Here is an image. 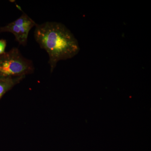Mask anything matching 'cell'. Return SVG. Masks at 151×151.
I'll use <instances>...</instances> for the list:
<instances>
[{"mask_svg": "<svg viewBox=\"0 0 151 151\" xmlns=\"http://www.w3.org/2000/svg\"><path fill=\"white\" fill-rule=\"evenodd\" d=\"M6 46V41L5 40H0V55L5 53V50Z\"/></svg>", "mask_w": 151, "mask_h": 151, "instance_id": "5", "label": "cell"}, {"mask_svg": "<svg viewBox=\"0 0 151 151\" xmlns=\"http://www.w3.org/2000/svg\"><path fill=\"white\" fill-rule=\"evenodd\" d=\"M35 40L47 52L50 72L58 63L72 58L80 50L78 42L64 25L56 22H46L37 24L35 30Z\"/></svg>", "mask_w": 151, "mask_h": 151, "instance_id": "1", "label": "cell"}, {"mask_svg": "<svg viewBox=\"0 0 151 151\" xmlns=\"http://www.w3.org/2000/svg\"><path fill=\"white\" fill-rule=\"evenodd\" d=\"M25 77L0 78V99L6 92L19 84Z\"/></svg>", "mask_w": 151, "mask_h": 151, "instance_id": "4", "label": "cell"}, {"mask_svg": "<svg viewBox=\"0 0 151 151\" xmlns=\"http://www.w3.org/2000/svg\"><path fill=\"white\" fill-rule=\"evenodd\" d=\"M36 25L32 19L23 13L21 16L15 21L1 28L0 31L12 33L20 44L25 46L27 44L30 30Z\"/></svg>", "mask_w": 151, "mask_h": 151, "instance_id": "3", "label": "cell"}, {"mask_svg": "<svg viewBox=\"0 0 151 151\" xmlns=\"http://www.w3.org/2000/svg\"><path fill=\"white\" fill-rule=\"evenodd\" d=\"M34 69L32 61L23 56L16 47L0 55V78L25 77Z\"/></svg>", "mask_w": 151, "mask_h": 151, "instance_id": "2", "label": "cell"}]
</instances>
